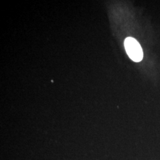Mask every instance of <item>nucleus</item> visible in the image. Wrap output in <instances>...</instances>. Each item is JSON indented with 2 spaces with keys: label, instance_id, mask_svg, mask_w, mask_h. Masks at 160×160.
Masks as SVG:
<instances>
[{
  "label": "nucleus",
  "instance_id": "nucleus-1",
  "mask_svg": "<svg viewBox=\"0 0 160 160\" xmlns=\"http://www.w3.org/2000/svg\"><path fill=\"white\" fill-rule=\"evenodd\" d=\"M125 48L128 56L135 62H140L143 58L142 48L137 40L128 37L125 40Z\"/></svg>",
  "mask_w": 160,
  "mask_h": 160
}]
</instances>
